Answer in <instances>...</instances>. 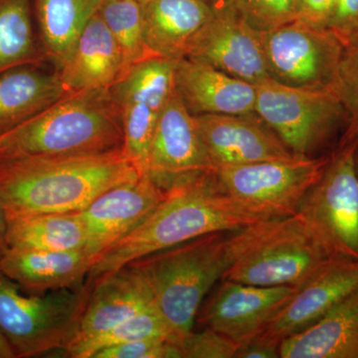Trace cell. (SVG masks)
Instances as JSON below:
<instances>
[{"mask_svg":"<svg viewBox=\"0 0 358 358\" xmlns=\"http://www.w3.org/2000/svg\"><path fill=\"white\" fill-rule=\"evenodd\" d=\"M143 176L124 148L79 157L0 159V204L7 218L81 212L110 188Z\"/></svg>","mask_w":358,"mask_h":358,"instance_id":"1","label":"cell"},{"mask_svg":"<svg viewBox=\"0 0 358 358\" xmlns=\"http://www.w3.org/2000/svg\"><path fill=\"white\" fill-rule=\"evenodd\" d=\"M219 192L210 176L167 192L140 226L106 250L92 266L90 282L129 263L216 232L244 229L268 220Z\"/></svg>","mask_w":358,"mask_h":358,"instance_id":"2","label":"cell"},{"mask_svg":"<svg viewBox=\"0 0 358 358\" xmlns=\"http://www.w3.org/2000/svg\"><path fill=\"white\" fill-rule=\"evenodd\" d=\"M121 113L110 89L66 94L0 138V159L79 157L122 148Z\"/></svg>","mask_w":358,"mask_h":358,"instance_id":"3","label":"cell"},{"mask_svg":"<svg viewBox=\"0 0 358 358\" xmlns=\"http://www.w3.org/2000/svg\"><path fill=\"white\" fill-rule=\"evenodd\" d=\"M232 232H216L143 257L129 265L145 280L176 341L192 331L202 301L233 261Z\"/></svg>","mask_w":358,"mask_h":358,"instance_id":"4","label":"cell"},{"mask_svg":"<svg viewBox=\"0 0 358 358\" xmlns=\"http://www.w3.org/2000/svg\"><path fill=\"white\" fill-rule=\"evenodd\" d=\"M232 250L222 281L262 287L300 288L336 257L296 213L233 231Z\"/></svg>","mask_w":358,"mask_h":358,"instance_id":"5","label":"cell"},{"mask_svg":"<svg viewBox=\"0 0 358 358\" xmlns=\"http://www.w3.org/2000/svg\"><path fill=\"white\" fill-rule=\"evenodd\" d=\"M91 284L43 296L24 293L0 271V333L17 357L67 350L76 338Z\"/></svg>","mask_w":358,"mask_h":358,"instance_id":"6","label":"cell"},{"mask_svg":"<svg viewBox=\"0 0 358 358\" xmlns=\"http://www.w3.org/2000/svg\"><path fill=\"white\" fill-rule=\"evenodd\" d=\"M358 136L345 131L296 214L336 257L358 260Z\"/></svg>","mask_w":358,"mask_h":358,"instance_id":"7","label":"cell"},{"mask_svg":"<svg viewBox=\"0 0 358 358\" xmlns=\"http://www.w3.org/2000/svg\"><path fill=\"white\" fill-rule=\"evenodd\" d=\"M329 157L265 160L218 167L212 182L223 194L268 218L296 213L308 190L317 183Z\"/></svg>","mask_w":358,"mask_h":358,"instance_id":"8","label":"cell"},{"mask_svg":"<svg viewBox=\"0 0 358 358\" xmlns=\"http://www.w3.org/2000/svg\"><path fill=\"white\" fill-rule=\"evenodd\" d=\"M255 114L300 157H317L343 122L348 124L345 108L331 90L291 88L272 80L257 86Z\"/></svg>","mask_w":358,"mask_h":358,"instance_id":"9","label":"cell"},{"mask_svg":"<svg viewBox=\"0 0 358 358\" xmlns=\"http://www.w3.org/2000/svg\"><path fill=\"white\" fill-rule=\"evenodd\" d=\"M261 37L272 81L291 88L334 91L343 45L331 30L293 21Z\"/></svg>","mask_w":358,"mask_h":358,"instance_id":"10","label":"cell"},{"mask_svg":"<svg viewBox=\"0 0 358 358\" xmlns=\"http://www.w3.org/2000/svg\"><path fill=\"white\" fill-rule=\"evenodd\" d=\"M176 64L171 59L148 58L131 66L110 88L121 113L122 148L143 174L159 115L174 93Z\"/></svg>","mask_w":358,"mask_h":358,"instance_id":"11","label":"cell"},{"mask_svg":"<svg viewBox=\"0 0 358 358\" xmlns=\"http://www.w3.org/2000/svg\"><path fill=\"white\" fill-rule=\"evenodd\" d=\"M213 171L195 117L174 91L155 127L145 174L167 192L210 176Z\"/></svg>","mask_w":358,"mask_h":358,"instance_id":"12","label":"cell"},{"mask_svg":"<svg viewBox=\"0 0 358 358\" xmlns=\"http://www.w3.org/2000/svg\"><path fill=\"white\" fill-rule=\"evenodd\" d=\"M186 58L255 86L271 80L261 33L246 24L223 0L216 3L211 17L192 40Z\"/></svg>","mask_w":358,"mask_h":358,"instance_id":"13","label":"cell"},{"mask_svg":"<svg viewBox=\"0 0 358 358\" xmlns=\"http://www.w3.org/2000/svg\"><path fill=\"white\" fill-rule=\"evenodd\" d=\"M166 194L147 174L102 193L81 211L87 232V253L96 261L140 226Z\"/></svg>","mask_w":358,"mask_h":358,"instance_id":"14","label":"cell"},{"mask_svg":"<svg viewBox=\"0 0 358 358\" xmlns=\"http://www.w3.org/2000/svg\"><path fill=\"white\" fill-rule=\"evenodd\" d=\"M221 282L202 312L200 322L238 345L266 331L299 289L254 286L226 280Z\"/></svg>","mask_w":358,"mask_h":358,"instance_id":"15","label":"cell"},{"mask_svg":"<svg viewBox=\"0 0 358 358\" xmlns=\"http://www.w3.org/2000/svg\"><path fill=\"white\" fill-rule=\"evenodd\" d=\"M194 117L214 169L296 157L255 113Z\"/></svg>","mask_w":358,"mask_h":358,"instance_id":"16","label":"cell"},{"mask_svg":"<svg viewBox=\"0 0 358 358\" xmlns=\"http://www.w3.org/2000/svg\"><path fill=\"white\" fill-rule=\"evenodd\" d=\"M358 289V260L334 257L296 289L266 334L282 341L312 326Z\"/></svg>","mask_w":358,"mask_h":358,"instance_id":"17","label":"cell"},{"mask_svg":"<svg viewBox=\"0 0 358 358\" xmlns=\"http://www.w3.org/2000/svg\"><path fill=\"white\" fill-rule=\"evenodd\" d=\"M174 91L192 115L255 113V85L189 58L176 61Z\"/></svg>","mask_w":358,"mask_h":358,"instance_id":"18","label":"cell"},{"mask_svg":"<svg viewBox=\"0 0 358 358\" xmlns=\"http://www.w3.org/2000/svg\"><path fill=\"white\" fill-rule=\"evenodd\" d=\"M88 282L91 293L70 346L106 333L141 310L157 306L147 282L131 266Z\"/></svg>","mask_w":358,"mask_h":358,"instance_id":"19","label":"cell"},{"mask_svg":"<svg viewBox=\"0 0 358 358\" xmlns=\"http://www.w3.org/2000/svg\"><path fill=\"white\" fill-rule=\"evenodd\" d=\"M94 263L86 250L51 252L7 247L0 254V271L32 296L81 289Z\"/></svg>","mask_w":358,"mask_h":358,"instance_id":"20","label":"cell"},{"mask_svg":"<svg viewBox=\"0 0 358 358\" xmlns=\"http://www.w3.org/2000/svg\"><path fill=\"white\" fill-rule=\"evenodd\" d=\"M143 36L155 57L185 58L216 3L206 0H140Z\"/></svg>","mask_w":358,"mask_h":358,"instance_id":"21","label":"cell"},{"mask_svg":"<svg viewBox=\"0 0 358 358\" xmlns=\"http://www.w3.org/2000/svg\"><path fill=\"white\" fill-rule=\"evenodd\" d=\"M56 71L67 93L110 89L122 76L121 51L98 13Z\"/></svg>","mask_w":358,"mask_h":358,"instance_id":"22","label":"cell"},{"mask_svg":"<svg viewBox=\"0 0 358 358\" xmlns=\"http://www.w3.org/2000/svg\"><path fill=\"white\" fill-rule=\"evenodd\" d=\"M281 358H358V289L312 326L284 338Z\"/></svg>","mask_w":358,"mask_h":358,"instance_id":"23","label":"cell"},{"mask_svg":"<svg viewBox=\"0 0 358 358\" xmlns=\"http://www.w3.org/2000/svg\"><path fill=\"white\" fill-rule=\"evenodd\" d=\"M20 66L0 74V136L48 109L67 93L55 71Z\"/></svg>","mask_w":358,"mask_h":358,"instance_id":"24","label":"cell"},{"mask_svg":"<svg viewBox=\"0 0 358 358\" xmlns=\"http://www.w3.org/2000/svg\"><path fill=\"white\" fill-rule=\"evenodd\" d=\"M87 232L81 212L43 213L8 218L7 247L37 251L86 249Z\"/></svg>","mask_w":358,"mask_h":358,"instance_id":"25","label":"cell"},{"mask_svg":"<svg viewBox=\"0 0 358 358\" xmlns=\"http://www.w3.org/2000/svg\"><path fill=\"white\" fill-rule=\"evenodd\" d=\"M103 0H35L40 41L56 69L64 62Z\"/></svg>","mask_w":358,"mask_h":358,"instance_id":"26","label":"cell"},{"mask_svg":"<svg viewBox=\"0 0 358 358\" xmlns=\"http://www.w3.org/2000/svg\"><path fill=\"white\" fill-rule=\"evenodd\" d=\"M45 60L33 30L31 0H0V74Z\"/></svg>","mask_w":358,"mask_h":358,"instance_id":"27","label":"cell"},{"mask_svg":"<svg viewBox=\"0 0 358 358\" xmlns=\"http://www.w3.org/2000/svg\"><path fill=\"white\" fill-rule=\"evenodd\" d=\"M98 13L121 51L124 74L131 66L155 57L143 36L140 0H103Z\"/></svg>","mask_w":358,"mask_h":358,"instance_id":"28","label":"cell"},{"mask_svg":"<svg viewBox=\"0 0 358 358\" xmlns=\"http://www.w3.org/2000/svg\"><path fill=\"white\" fill-rule=\"evenodd\" d=\"M150 338L171 339V331L157 306L141 310L106 333L71 345L65 352L73 358H93L103 348Z\"/></svg>","mask_w":358,"mask_h":358,"instance_id":"29","label":"cell"},{"mask_svg":"<svg viewBox=\"0 0 358 358\" xmlns=\"http://www.w3.org/2000/svg\"><path fill=\"white\" fill-rule=\"evenodd\" d=\"M250 27L265 33L293 22L296 0H223Z\"/></svg>","mask_w":358,"mask_h":358,"instance_id":"30","label":"cell"},{"mask_svg":"<svg viewBox=\"0 0 358 358\" xmlns=\"http://www.w3.org/2000/svg\"><path fill=\"white\" fill-rule=\"evenodd\" d=\"M334 92L348 115L345 131L358 136V38L343 46Z\"/></svg>","mask_w":358,"mask_h":358,"instance_id":"31","label":"cell"},{"mask_svg":"<svg viewBox=\"0 0 358 358\" xmlns=\"http://www.w3.org/2000/svg\"><path fill=\"white\" fill-rule=\"evenodd\" d=\"M174 343L182 358H235L239 346L236 341L210 327L197 333L189 331Z\"/></svg>","mask_w":358,"mask_h":358,"instance_id":"32","label":"cell"},{"mask_svg":"<svg viewBox=\"0 0 358 358\" xmlns=\"http://www.w3.org/2000/svg\"><path fill=\"white\" fill-rule=\"evenodd\" d=\"M93 358H182V355L171 338H150L103 348Z\"/></svg>","mask_w":358,"mask_h":358,"instance_id":"33","label":"cell"},{"mask_svg":"<svg viewBox=\"0 0 358 358\" xmlns=\"http://www.w3.org/2000/svg\"><path fill=\"white\" fill-rule=\"evenodd\" d=\"M338 0H296L294 21L301 24L329 30Z\"/></svg>","mask_w":358,"mask_h":358,"instance_id":"34","label":"cell"},{"mask_svg":"<svg viewBox=\"0 0 358 358\" xmlns=\"http://www.w3.org/2000/svg\"><path fill=\"white\" fill-rule=\"evenodd\" d=\"M329 30L343 46L358 38V0H338Z\"/></svg>","mask_w":358,"mask_h":358,"instance_id":"35","label":"cell"},{"mask_svg":"<svg viewBox=\"0 0 358 358\" xmlns=\"http://www.w3.org/2000/svg\"><path fill=\"white\" fill-rule=\"evenodd\" d=\"M281 343L280 339L263 331L240 343L235 358H278Z\"/></svg>","mask_w":358,"mask_h":358,"instance_id":"36","label":"cell"},{"mask_svg":"<svg viewBox=\"0 0 358 358\" xmlns=\"http://www.w3.org/2000/svg\"><path fill=\"white\" fill-rule=\"evenodd\" d=\"M7 231H8V218L2 205L0 204V254L7 248Z\"/></svg>","mask_w":358,"mask_h":358,"instance_id":"37","label":"cell"},{"mask_svg":"<svg viewBox=\"0 0 358 358\" xmlns=\"http://www.w3.org/2000/svg\"><path fill=\"white\" fill-rule=\"evenodd\" d=\"M16 353L6 336L0 333V358H16Z\"/></svg>","mask_w":358,"mask_h":358,"instance_id":"38","label":"cell"},{"mask_svg":"<svg viewBox=\"0 0 358 358\" xmlns=\"http://www.w3.org/2000/svg\"><path fill=\"white\" fill-rule=\"evenodd\" d=\"M206 1L213 2V3H218V2L222 1V0H206Z\"/></svg>","mask_w":358,"mask_h":358,"instance_id":"39","label":"cell"},{"mask_svg":"<svg viewBox=\"0 0 358 358\" xmlns=\"http://www.w3.org/2000/svg\"><path fill=\"white\" fill-rule=\"evenodd\" d=\"M357 167H358V154H357Z\"/></svg>","mask_w":358,"mask_h":358,"instance_id":"40","label":"cell"},{"mask_svg":"<svg viewBox=\"0 0 358 358\" xmlns=\"http://www.w3.org/2000/svg\"><path fill=\"white\" fill-rule=\"evenodd\" d=\"M0 138H1V136H0Z\"/></svg>","mask_w":358,"mask_h":358,"instance_id":"41","label":"cell"}]
</instances>
